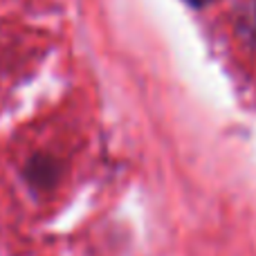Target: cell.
Here are the masks:
<instances>
[{"label": "cell", "mask_w": 256, "mask_h": 256, "mask_svg": "<svg viewBox=\"0 0 256 256\" xmlns=\"http://www.w3.org/2000/svg\"><path fill=\"white\" fill-rule=\"evenodd\" d=\"M248 34L254 38V43H256V4H254V9H252V14L248 16Z\"/></svg>", "instance_id": "6da1fadb"}, {"label": "cell", "mask_w": 256, "mask_h": 256, "mask_svg": "<svg viewBox=\"0 0 256 256\" xmlns=\"http://www.w3.org/2000/svg\"><path fill=\"white\" fill-rule=\"evenodd\" d=\"M189 4H196V7H202V4H207V2H212V0H186Z\"/></svg>", "instance_id": "7a4b0ae2"}]
</instances>
